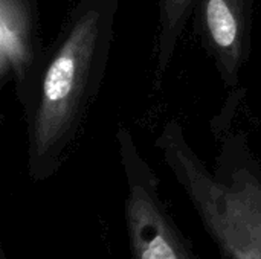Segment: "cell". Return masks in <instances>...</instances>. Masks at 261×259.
Masks as SVG:
<instances>
[{"label":"cell","instance_id":"obj_1","mask_svg":"<svg viewBox=\"0 0 261 259\" xmlns=\"http://www.w3.org/2000/svg\"><path fill=\"white\" fill-rule=\"evenodd\" d=\"M165 156L223 258L261 259L260 180L240 169L220 182L179 142H167Z\"/></svg>","mask_w":261,"mask_h":259},{"label":"cell","instance_id":"obj_4","mask_svg":"<svg viewBox=\"0 0 261 259\" xmlns=\"http://www.w3.org/2000/svg\"><path fill=\"white\" fill-rule=\"evenodd\" d=\"M202 14L210 43L217 53L222 72L236 78L246 38L245 0H202Z\"/></svg>","mask_w":261,"mask_h":259},{"label":"cell","instance_id":"obj_6","mask_svg":"<svg viewBox=\"0 0 261 259\" xmlns=\"http://www.w3.org/2000/svg\"><path fill=\"white\" fill-rule=\"evenodd\" d=\"M193 0H161V34L158 47V73H162L173 55Z\"/></svg>","mask_w":261,"mask_h":259},{"label":"cell","instance_id":"obj_3","mask_svg":"<svg viewBox=\"0 0 261 259\" xmlns=\"http://www.w3.org/2000/svg\"><path fill=\"white\" fill-rule=\"evenodd\" d=\"M135 172L128 169L130 191L125 203L133 259H196L161 205L151 180Z\"/></svg>","mask_w":261,"mask_h":259},{"label":"cell","instance_id":"obj_7","mask_svg":"<svg viewBox=\"0 0 261 259\" xmlns=\"http://www.w3.org/2000/svg\"><path fill=\"white\" fill-rule=\"evenodd\" d=\"M2 259H5V256H3V258H2Z\"/></svg>","mask_w":261,"mask_h":259},{"label":"cell","instance_id":"obj_5","mask_svg":"<svg viewBox=\"0 0 261 259\" xmlns=\"http://www.w3.org/2000/svg\"><path fill=\"white\" fill-rule=\"evenodd\" d=\"M29 58V12L24 0H0V75H21Z\"/></svg>","mask_w":261,"mask_h":259},{"label":"cell","instance_id":"obj_2","mask_svg":"<svg viewBox=\"0 0 261 259\" xmlns=\"http://www.w3.org/2000/svg\"><path fill=\"white\" fill-rule=\"evenodd\" d=\"M101 35V14L84 12L49 64L32 133V159L50 157L72 130Z\"/></svg>","mask_w":261,"mask_h":259}]
</instances>
